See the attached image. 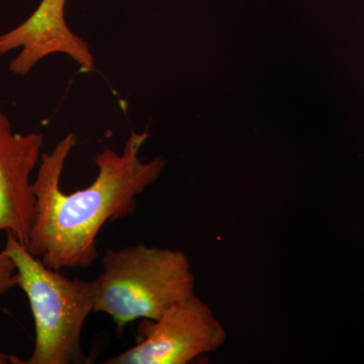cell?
Returning <instances> with one entry per match:
<instances>
[{
    "label": "cell",
    "mask_w": 364,
    "mask_h": 364,
    "mask_svg": "<svg viewBox=\"0 0 364 364\" xmlns=\"http://www.w3.org/2000/svg\"><path fill=\"white\" fill-rule=\"evenodd\" d=\"M43 145L42 134L16 133L0 112V232L14 234L26 246L35 218L31 176L39 166Z\"/></svg>",
    "instance_id": "cell-6"
},
{
    "label": "cell",
    "mask_w": 364,
    "mask_h": 364,
    "mask_svg": "<svg viewBox=\"0 0 364 364\" xmlns=\"http://www.w3.org/2000/svg\"><path fill=\"white\" fill-rule=\"evenodd\" d=\"M148 138L147 131H132L123 152L107 148L98 153L95 181L69 195L61 191L60 182L77 136L69 133L51 152L43 153L32 184L36 205L28 251L52 269L90 267L98 256L97 237L102 227L133 215L138 196L166 167L162 156L148 162L140 159Z\"/></svg>",
    "instance_id": "cell-1"
},
{
    "label": "cell",
    "mask_w": 364,
    "mask_h": 364,
    "mask_svg": "<svg viewBox=\"0 0 364 364\" xmlns=\"http://www.w3.org/2000/svg\"><path fill=\"white\" fill-rule=\"evenodd\" d=\"M21 359L16 358V356L9 355V354L4 353L0 350V364H20Z\"/></svg>",
    "instance_id": "cell-8"
},
{
    "label": "cell",
    "mask_w": 364,
    "mask_h": 364,
    "mask_svg": "<svg viewBox=\"0 0 364 364\" xmlns=\"http://www.w3.org/2000/svg\"><path fill=\"white\" fill-rule=\"evenodd\" d=\"M66 0H42L35 11L21 25L0 33V56L20 50L9 62V71L26 76L36 65L53 54H64L82 72L95 69V60L88 43L67 25Z\"/></svg>",
    "instance_id": "cell-5"
},
{
    "label": "cell",
    "mask_w": 364,
    "mask_h": 364,
    "mask_svg": "<svg viewBox=\"0 0 364 364\" xmlns=\"http://www.w3.org/2000/svg\"><path fill=\"white\" fill-rule=\"evenodd\" d=\"M18 286L16 267L4 250L0 251V296Z\"/></svg>",
    "instance_id": "cell-7"
},
{
    "label": "cell",
    "mask_w": 364,
    "mask_h": 364,
    "mask_svg": "<svg viewBox=\"0 0 364 364\" xmlns=\"http://www.w3.org/2000/svg\"><path fill=\"white\" fill-rule=\"evenodd\" d=\"M138 341L105 364H188L221 348L227 332L196 294L169 308L156 320H143Z\"/></svg>",
    "instance_id": "cell-4"
},
{
    "label": "cell",
    "mask_w": 364,
    "mask_h": 364,
    "mask_svg": "<svg viewBox=\"0 0 364 364\" xmlns=\"http://www.w3.org/2000/svg\"><path fill=\"white\" fill-rule=\"evenodd\" d=\"M95 284V312L105 313L117 334L139 320H156L182 299L195 294L196 279L181 250L146 246L107 249Z\"/></svg>",
    "instance_id": "cell-2"
},
{
    "label": "cell",
    "mask_w": 364,
    "mask_h": 364,
    "mask_svg": "<svg viewBox=\"0 0 364 364\" xmlns=\"http://www.w3.org/2000/svg\"><path fill=\"white\" fill-rule=\"evenodd\" d=\"M4 251L16 264V282L35 323L32 355L20 364L87 363L81 336L86 318L95 312L93 280L69 279L48 267L9 232Z\"/></svg>",
    "instance_id": "cell-3"
}]
</instances>
